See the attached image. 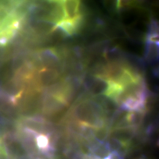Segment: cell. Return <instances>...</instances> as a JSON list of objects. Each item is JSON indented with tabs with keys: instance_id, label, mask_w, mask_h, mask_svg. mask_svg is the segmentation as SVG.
Wrapping results in <instances>:
<instances>
[{
	"instance_id": "obj_3",
	"label": "cell",
	"mask_w": 159,
	"mask_h": 159,
	"mask_svg": "<svg viewBox=\"0 0 159 159\" xmlns=\"http://www.w3.org/2000/svg\"><path fill=\"white\" fill-rule=\"evenodd\" d=\"M62 4L65 19L79 23L81 15L80 13V2L77 0H64Z\"/></svg>"
},
{
	"instance_id": "obj_2",
	"label": "cell",
	"mask_w": 159,
	"mask_h": 159,
	"mask_svg": "<svg viewBox=\"0 0 159 159\" xmlns=\"http://www.w3.org/2000/svg\"><path fill=\"white\" fill-rule=\"evenodd\" d=\"M38 76L39 83L43 90L61 80L60 72L54 69L43 67L38 70Z\"/></svg>"
},
{
	"instance_id": "obj_5",
	"label": "cell",
	"mask_w": 159,
	"mask_h": 159,
	"mask_svg": "<svg viewBox=\"0 0 159 159\" xmlns=\"http://www.w3.org/2000/svg\"><path fill=\"white\" fill-rule=\"evenodd\" d=\"M148 42L150 43H156L158 41V36L157 34H152L150 35L148 39Z\"/></svg>"
},
{
	"instance_id": "obj_1",
	"label": "cell",
	"mask_w": 159,
	"mask_h": 159,
	"mask_svg": "<svg viewBox=\"0 0 159 159\" xmlns=\"http://www.w3.org/2000/svg\"><path fill=\"white\" fill-rule=\"evenodd\" d=\"M120 87L113 100L122 110L131 111L147 109L150 95L144 77L138 78Z\"/></svg>"
},
{
	"instance_id": "obj_4",
	"label": "cell",
	"mask_w": 159,
	"mask_h": 159,
	"mask_svg": "<svg viewBox=\"0 0 159 159\" xmlns=\"http://www.w3.org/2000/svg\"><path fill=\"white\" fill-rule=\"evenodd\" d=\"M35 141L39 151L46 152L53 149L50 133L37 134L35 137Z\"/></svg>"
}]
</instances>
